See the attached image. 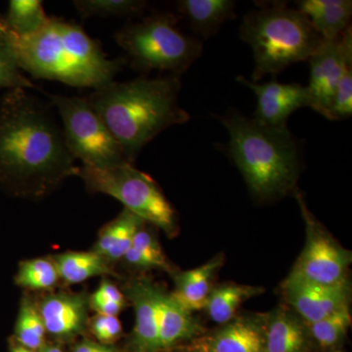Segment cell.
Instances as JSON below:
<instances>
[{
	"mask_svg": "<svg viewBox=\"0 0 352 352\" xmlns=\"http://www.w3.org/2000/svg\"><path fill=\"white\" fill-rule=\"evenodd\" d=\"M63 129L50 108L23 88L0 102V184L22 196H41L78 175Z\"/></svg>",
	"mask_w": 352,
	"mask_h": 352,
	"instance_id": "1",
	"label": "cell"
},
{
	"mask_svg": "<svg viewBox=\"0 0 352 352\" xmlns=\"http://www.w3.org/2000/svg\"><path fill=\"white\" fill-rule=\"evenodd\" d=\"M180 89L179 76L138 78L124 82L113 80L87 99L132 164L161 132L190 120L178 101Z\"/></svg>",
	"mask_w": 352,
	"mask_h": 352,
	"instance_id": "2",
	"label": "cell"
},
{
	"mask_svg": "<svg viewBox=\"0 0 352 352\" xmlns=\"http://www.w3.org/2000/svg\"><path fill=\"white\" fill-rule=\"evenodd\" d=\"M12 36L20 69L38 80L96 90L113 82L126 63L109 59L82 27L58 18L34 36Z\"/></svg>",
	"mask_w": 352,
	"mask_h": 352,
	"instance_id": "3",
	"label": "cell"
},
{
	"mask_svg": "<svg viewBox=\"0 0 352 352\" xmlns=\"http://www.w3.org/2000/svg\"><path fill=\"white\" fill-rule=\"evenodd\" d=\"M219 119L230 138L227 151L254 196L271 200L294 189L300 152L288 127L265 126L234 112Z\"/></svg>",
	"mask_w": 352,
	"mask_h": 352,
	"instance_id": "4",
	"label": "cell"
},
{
	"mask_svg": "<svg viewBox=\"0 0 352 352\" xmlns=\"http://www.w3.org/2000/svg\"><path fill=\"white\" fill-rule=\"evenodd\" d=\"M258 6L245 14L239 29L240 38L254 53L252 82L307 61L323 39L305 14L289 8L285 2Z\"/></svg>",
	"mask_w": 352,
	"mask_h": 352,
	"instance_id": "5",
	"label": "cell"
},
{
	"mask_svg": "<svg viewBox=\"0 0 352 352\" xmlns=\"http://www.w3.org/2000/svg\"><path fill=\"white\" fill-rule=\"evenodd\" d=\"M177 19L171 13H156L116 32V43L126 51L132 69L182 76L201 56V41L183 34Z\"/></svg>",
	"mask_w": 352,
	"mask_h": 352,
	"instance_id": "6",
	"label": "cell"
},
{
	"mask_svg": "<svg viewBox=\"0 0 352 352\" xmlns=\"http://www.w3.org/2000/svg\"><path fill=\"white\" fill-rule=\"evenodd\" d=\"M78 175L90 192L113 197L143 221L157 226L168 235L175 234V208L151 176L129 162L107 168L82 164Z\"/></svg>",
	"mask_w": 352,
	"mask_h": 352,
	"instance_id": "7",
	"label": "cell"
},
{
	"mask_svg": "<svg viewBox=\"0 0 352 352\" xmlns=\"http://www.w3.org/2000/svg\"><path fill=\"white\" fill-rule=\"evenodd\" d=\"M56 106L69 152L85 166L107 168L129 162L87 98L48 94Z\"/></svg>",
	"mask_w": 352,
	"mask_h": 352,
	"instance_id": "8",
	"label": "cell"
},
{
	"mask_svg": "<svg viewBox=\"0 0 352 352\" xmlns=\"http://www.w3.org/2000/svg\"><path fill=\"white\" fill-rule=\"evenodd\" d=\"M296 199L307 226V242L286 280L324 286L346 281L351 252L340 247L326 232L308 210L300 193L296 194Z\"/></svg>",
	"mask_w": 352,
	"mask_h": 352,
	"instance_id": "9",
	"label": "cell"
},
{
	"mask_svg": "<svg viewBox=\"0 0 352 352\" xmlns=\"http://www.w3.org/2000/svg\"><path fill=\"white\" fill-rule=\"evenodd\" d=\"M310 80L307 89L309 107L327 118L336 87L344 69L352 63L351 25L335 39H322L314 54L307 60Z\"/></svg>",
	"mask_w": 352,
	"mask_h": 352,
	"instance_id": "10",
	"label": "cell"
},
{
	"mask_svg": "<svg viewBox=\"0 0 352 352\" xmlns=\"http://www.w3.org/2000/svg\"><path fill=\"white\" fill-rule=\"evenodd\" d=\"M237 80L256 94L254 119L265 126H287V120L292 113L298 109L309 107L307 87L300 83H281L276 80L252 82L242 76H238Z\"/></svg>",
	"mask_w": 352,
	"mask_h": 352,
	"instance_id": "11",
	"label": "cell"
},
{
	"mask_svg": "<svg viewBox=\"0 0 352 352\" xmlns=\"http://www.w3.org/2000/svg\"><path fill=\"white\" fill-rule=\"evenodd\" d=\"M282 288L287 302L305 324L321 320L349 302L347 280L327 286L285 280Z\"/></svg>",
	"mask_w": 352,
	"mask_h": 352,
	"instance_id": "12",
	"label": "cell"
},
{
	"mask_svg": "<svg viewBox=\"0 0 352 352\" xmlns=\"http://www.w3.org/2000/svg\"><path fill=\"white\" fill-rule=\"evenodd\" d=\"M89 300L82 294H56L38 305L46 333L68 339L82 332L87 320Z\"/></svg>",
	"mask_w": 352,
	"mask_h": 352,
	"instance_id": "13",
	"label": "cell"
},
{
	"mask_svg": "<svg viewBox=\"0 0 352 352\" xmlns=\"http://www.w3.org/2000/svg\"><path fill=\"white\" fill-rule=\"evenodd\" d=\"M157 292L147 282H135L127 289L135 311L133 344L138 352L160 351Z\"/></svg>",
	"mask_w": 352,
	"mask_h": 352,
	"instance_id": "14",
	"label": "cell"
},
{
	"mask_svg": "<svg viewBox=\"0 0 352 352\" xmlns=\"http://www.w3.org/2000/svg\"><path fill=\"white\" fill-rule=\"evenodd\" d=\"M296 3L298 10L307 16L323 39L339 38L351 25V0H302Z\"/></svg>",
	"mask_w": 352,
	"mask_h": 352,
	"instance_id": "15",
	"label": "cell"
},
{
	"mask_svg": "<svg viewBox=\"0 0 352 352\" xmlns=\"http://www.w3.org/2000/svg\"><path fill=\"white\" fill-rule=\"evenodd\" d=\"M222 263V256H217L200 267L176 275L175 291L171 296L187 311L206 309L212 278Z\"/></svg>",
	"mask_w": 352,
	"mask_h": 352,
	"instance_id": "16",
	"label": "cell"
},
{
	"mask_svg": "<svg viewBox=\"0 0 352 352\" xmlns=\"http://www.w3.org/2000/svg\"><path fill=\"white\" fill-rule=\"evenodd\" d=\"M160 351L170 349L182 340L191 339L201 332V326L173 296L157 292Z\"/></svg>",
	"mask_w": 352,
	"mask_h": 352,
	"instance_id": "17",
	"label": "cell"
},
{
	"mask_svg": "<svg viewBox=\"0 0 352 352\" xmlns=\"http://www.w3.org/2000/svg\"><path fill=\"white\" fill-rule=\"evenodd\" d=\"M263 352H305L307 327L295 315L283 309L273 312L263 329Z\"/></svg>",
	"mask_w": 352,
	"mask_h": 352,
	"instance_id": "18",
	"label": "cell"
},
{
	"mask_svg": "<svg viewBox=\"0 0 352 352\" xmlns=\"http://www.w3.org/2000/svg\"><path fill=\"white\" fill-rule=\"evenodd\" d=\"M236 2L231 0H180L178 12L188 20L191 29L204 38L219 32L227 20L234 19Z\"/></svg>",
	"mask_w": 352,
	"mask_h": 352,
	"instance_id": "19",
	"label": "cell"
},
{
	"mask_svg": "<svg viewBox=\"0 0 352 352\" xmlns=\"http://www.w3.org/2000/svg\"><path fill=\"white\" fill-rule=\"evenodd\" d=\"M263 329L252 319L227 323L206 342L205 352H263Z\"/></svg>",
	"mask_w": 352,
	"mask_h": 352,
	"instance_id": "20",
	"label": "cell"
},
{
	"mask_svg": "<svg viewBox=\"0 0 352 352\" xmlns=\"http://www.w3.org/2000/svg\"><path fill=\"white\" fill-rule=\"evenodd\" d=\"M145 222L124 208L117 217L104 226L98 236L94 252L106 261H119L131 247L134 235Z\"/></svg>",
	"mask_w": 352,
	"mask_h": 352,
	"instance_id": "21",
	"label": "cell"
},
{
	"mask_svg": "<svg viewBox=\"0 0 352 352\" xmlns=\"http://www.w3.org/2000/svg\"><path fill=\"white\" fill-rule=\"evenodd\" d=\"M60 279L69 284H78L90 278L111 274L107 261L96 252H68L52 259Z\"/></svg>",
	"mask_w": 352,
	"mask_h": 352,
	"instance_id": "22",
	"label": "cell"
},
{
	"mask_svg": "<svg viewBox=\"0 0 352 352\" xmlns=\"http://www.w3.org/2000/svg\"><path fill=\"white\" fill-rule=\"evenodd\" d=\"M263 289L258 287L244 285H222L212 289L208 296L206 307L210 319L215 323H230L238 308L245 300L252 296L261 295Z\"/></svg>",
	"mask_w": 352,
	"mask_h": 352,
	"instance_id": "23",
	"label": "cell"
},
{
	"mask_svg": "<svg viewBox=\"0 0 352 352\" xmlns=\"http://www.w3.org/2000/svg\"><path fill=\"white\" fill-rule=\"evenodd\" d=\"M2 18L8 29L18 38L34 36L50 20L44 11L43 2L39 0H11Z\"/></svg>",
	"mask_w": 352,
	"mask_h": 352,
	"instance_id": "24",
	"label": "cell"
},
{
	"mask_svg": "<svg viewBox=\"0 0 352 352\" xmlns=\"http://www.w3.org/2000/svg\"><path fill=\"white\" fill-rule=\"evenodd\" d=\"M0 88L34 89L36 85L23 74L18 64L12 32L0 16Z\"/></svg>",
	"mask_w": 352,
	"mask_h": 352,
	"instance_id": "25",
	"label": "cell"
},
{
	"mask_svg": "<svg viewBox=\"0 0 352 352\" xmlns=\"http://www.w3.org/2000/svg\"><path fill=\"white\" fill-rule=\"evenodd\" d=\"M73 3L82 20L94 17H138L148 6V2L142 0H75Z\"/></svg>",
	"mask_w": 352,
	"mask_h": 352,
	"instance_id": "26",
	"label": "cell"
},
{
	"mask_svg": "<svg viewBox=\"0 0 352 352\" xmlns=\"http://www.w3.org/2000/svg\"><path fill=\"white\" fill-rule=\"evenodd\" d=\"M45 327L38 307L25 298L21 303L19 314L15 324V342L31 351H38L44 346Z\"/></svg>",
	"mask_w": 352,
	"mask_h": 352,
	"instance_id": "27",
	"label": "cell"
},
{
	"mask_svg": "<svg viewBox=\"0 0 352 352\" xmlns=\"http://www.w3.org/2000/svg\"><path fill=\"white\" fill-rule=\"evenodd\" d=\"M308 336L322 349H333L346 336L351 325L349 305L314 323L305 324Z\"/></svg>",
	"mask_w": 352,
	"mask_h": 352,
	"instance_id": "28",
	"label": "cell"
},
{
	"mask_svg": "<svg viewBox=\"0 0 352 352\" xmlns=\"http://www.w3.org/2000/svg\"><path fill=\"white\" fill-rule=\"evenodd\" d=\"M60 279L56 265L47 258H34L20 263L15 283L28 289H50Z\"/></svg>",
	"mask_w": 352,
	"mask_h": 352,
	"instance_id": "29",
	"label": "cell"
},
{
	"mask_svg": "<svg viewBox=\"0 0 352 352\" xmlns=\"http://www.w3.org/2000/svg\"><path fill=\"white\" fill-rule=\"evenodd\" d=\"M352 113V63L347 65L340 78L331 103L327 118L329 120H346Z\"/></svg>",
	"mask_w": 352,
	"mask_h": 352,
	"instance_id": "30",
	"label": "cell"
},
{
	"mask_svg": "<svg viewBox=\"0 0 352 352\" xmlns=\"http://www.w3.org/2000/svg\"><path fill=\"white\" fill-rule=\"evenodd\" d=\"M92 333L102 344H111L122 335V323L117 316L97 314L92 319Z\"/></svg>",
	"mask_w": 352,
	"mask_h": 352,
	"instance_id": "31",
	"label": "cell"
},
{
	"mask_svg": "<svg viewBox=\"0 0 352 352\" xmlns=\"http://www.w3.org/2000/svg\"><path fill=\"white\" fill-rule=\"evenodd\" d=\"M131 245L147 254L156 264L157 268L168 267V263H166L164 252L162 251L161 245L149 231L145 230L141 227L134 235Z\"/></svg>",
	"mask_w": 352,
	"mask_h": 352,
	"instance_id": "32",
	"label": "cell"
},
{
	"mask_svg": "<svg viewBox=\"0 0 352 352\" xmlns=\"http://www.w3.org/2000/svg\"><path fill=\"white\" fill-rule=\"evenodd\" d=\"M90 307L97 312V314L107 315V316H118L124 305L105 300L99 296L92 295L89 298Z\"/></svg>",
	"mask_w": 352,
	"mask_h": 352,
	"instance_id": "33",
	"label": "cell"
},
{
	"mask_svg": "<svg viewBox=\"0 0 352 352\" xmlns=\"http://www.w3.org/2000/svg\"><path fill=\"white\" fill-rule=\"evenodd\" d=\"M94 295L105 298V300H112L113 302L120 303V305H124L126 303L124 296L120 293V289L107 280L101 282L100 286L94 292Z\"/></svg>",
	"mask_w": 352,
	"mask_h": 352,
	"instance_id": "34",
	"label": "cell"
},
{
	"mask_svg": "<svg viewBox=\"0 0 352 352\" xmlns=\"http://www.w3.org/2000/svg\"><path fill=\"white\" fill-rule=\"evenodd\" d=\"M74 352H116L113 349H111L105 344H95V342H89V340H85L80 342V344L76 346Z\"/></svg>",
	"mask_w": 352,
	"mask_h": 352,
	"instance_id": "35",
	"label": "cell"
},
{
	"mask_svg": "<svg viewBox=\"0 0 352 352\" xmlns=\"http://www.w3.org/2000/svg\"><path fill=\"white\" fill-rule=\"evenodd\" d=\"M10 352H34L31 349H25V347L20 346L17 342H12L10 346Z\"/></svg>",
	"mask_w": 352,
	"mask_h": 352,
	"instance_id": "36",
	"label": "cell"
},
{
	"mask_svg": "<svg viewBox=\"0 0 352 352\" xmlns=\"http://www.w3.org/2000/svg\"><path fill=\"white\" fill-rule=\"evenodd\" d=\"M331 352H342V351H331Z\"/></svg>",
	"mask_w": 352,
	"mask_h": 352,
	"instance_id": "37",
	"label": "cell"
}]
</instances>
